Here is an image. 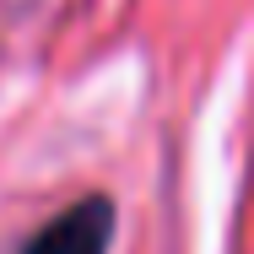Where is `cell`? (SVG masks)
<instances>
[{"label": "cell", "instance_id": "cell-1", "mask_svg": "<svg viewBox=\"0 0 254 254\" xmlns=\"http://www.w3.org/2000/svg\"><path fill=\"white\" fill-rule=\"evenodd\" d=\"M108 244H114V200L87 195V200L65 205L60 216H49L22 254H108Z\"/></svg>", "mask_w": 254, "mask_h": 254}]
</instances>
